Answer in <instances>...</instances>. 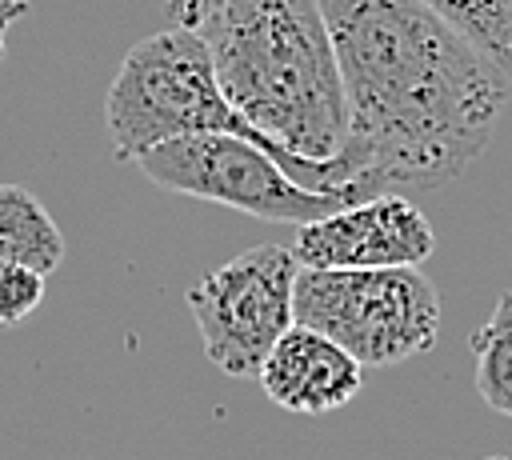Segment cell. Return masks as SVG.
Instances as JSON below:
<instances>
[{"instance_id": "obj_1", "label": "cell", "mask_w": 512, "mask_h": 460, "mask_svg": "<svg viewBox=\"0 0 512 460\" xmlns=\"http://www.w3.org/2000/svg\"><path fill=\"white\" fill-rule=\"evenodd\" d=\"M348 100V136L328 160L344 204L432 192L492 144L512 76L420 0H316Z\"/></svg>"}, {"instance_id": "obj_2", "label": "cell", "mask_w": 512, "mask_h": 460, "mask_svg": "<svg viewBox=\"0 0 512 460\" xmlns=\"http://www.w3.org/2000/svg\"><path fill=\"white\" fill-rule=\"evenodd\" d=\"M168 24L204 40L224 100L272 144L280 168L300 188L328 192V160L348 136V100L320 4L168 0Z\"/></svg>"}, {"instance_id": "obj_3", "label": "cell", "mask_w": 512, "mask_h": 460, "mask_svg": "<svg viewBox=\"0 0 512 460\" xmlns=\"http://www.w3.org/2000/svg\"><path fill=\"white\" fill-rule=\"evenodd\" d=\"M104 120L116 160H140L148 148L196 132H232L276 156L272 144L224 100L204 40L184 24H168L124 52L108 88Z\"/></svg>"}, {"instance_id": "obj_4", "label": "cell", "mask_w": 512, "mask_h": 460, "mask_svg": "<svg viewBox=\"0 0 512 460\" xmlns=\"http://www.w3.org/2000/svg\"><path fill=\"white\" fill-rule=\"evenodd\" d=\"M292 320L324 332L364 368H392L436 344L440 292L416 264L300 268Z\"/></svg>"}, {"instance_id": "obj_5", "label": "cell", "mask_w": 512, "mask_h": 460, "mask_svg": "<svg viewBox=\"0 0 512 460\" xmlns=\"http://www.w3.org/2000/svg\"><path fill=\"white\" fill-rule=\"evenodd\" d=\"M136 168L164 192L212 200L272 224H308L344 208L332 192L300 188L276 156L232 132H196L148 148Z\"/></svg>"}, {"instance_id": "obj_6", "label": "cell", "mask_w": 512, "mask_h": 460, "mask_svg": "<svg viewBox=\"0 0 512 460\" xmlns=\"http://www.w3.org/2000/svg\"><path fill=\"white\" fill-rule=\"evenodd\" d=\"M296 256L288 244H260L212 268L188 288V312L200 328L208 360L236 380H256L272 344L296 324L292 284Z\"/></svg>"}, {"instance_id": "obj_7", "label": "cell", "mask_w": 512, "mask_h": 460, "mask_svg": "<svg viewBox=\"0 0 512 460\" xmlns=\"http://www.w3.org/2000/svg\"><path fill=\"white\" fill-rule=\"evenodd\" d=\"M288 248L300 268H420L436 232L404 192H380L300 224Z\"/></svg>"}, {"instance_id": "obj_8", "label": "cell", "mask_w": 512, "mask_h": 460, "mask_svg": "<svg viewBox=\"0 0 512 460\" xmlns=\"http://www.w3.org/2000/svg\"><path fill=\"white\" fill-rule=\"evenodd\" d=\"M256 380L268 392V400L280 404L284 412L320 416V412L344 408L360 392L364 364L352 360L324 332L304 328V324H292L272 344V352L264 356Z\"/></svg>"}, {"instance_id": "obj_9", "label": "cell", "mask_w": 512, "mask_h": 460, "mask_svg": "<svg viewBox=\"0 0 512 460\" xmlns=\"http://www.w3.org/2000/svg\"><path fill=\"white\" fill-rule=\"evenodd\" d=\"M0 260L56 272L64 260V232L24 184H0Z\"/></svg>"}, {"instance_id": "obj_10", "label": "cell", "mask_w": 512, "mask_h": 460, "mask_svg": "<svg viewBox=\"0 0 512 460\" xmlns=\"http://www.w3.org/2000/svg\"><path fill=\"white\" fill-rule=\"evenodd\" d=\"M472 356L480 400L512 420V288L500 292L488 324L472 332Z\"/></svg>"}, {"instance_id": "obj_11", "label": "cell", "mask_w": 512, "mask_h": 460, "mask_svg": "<svg viewBox=\"0 0 512 460\" xmlns=\"http://www.w3.org/2000/svg\"><path fill=\"white\" fill-rule=\"evenodd\" d=\"M512 76V0H420Z\"/></svg>"}, {"instance_id": "obj_12", "label": "cell", "mask_w": 512, "mask_h": 460, "mask_svg": "<svg viewBox=\"0 0 512 460\" xmlns=\"http://www.w3.org/2000/svg\"><path fill=\"white\" fill-rule=\"evenodd\" d=\"M44 272L28 268V264H12L0 260V328H12L20 320H28L40 300H44Z\"/></svg>"}, {"instance_id": "obj_13", "label": "cell", "mask_w": 512, "mask_h": 460, "mask_svg": "<svg viewBox=\"0 0 512 460\" xmlns=\"http://www.w3.org/2000/svg\"><path fill=\"white\" fill-rule=\"evenodd\" d=\"M28 12V0H0V60H4V44H8V32L12 24Z\"/></svg>"}, {"instance_id": "obj_14", "label": "cell", "mask_w": 512, "mask_h": 460, "mask_svg": "<svg viewBox=\"0 0 512 460\" xmlns=\"http://www.w3.org/2000/svg\"><path fill=\"white\" fill-rule=\"evenodd\" d=\"M488 460H508V456H488Z\"/></svg>"}]
</instances>
